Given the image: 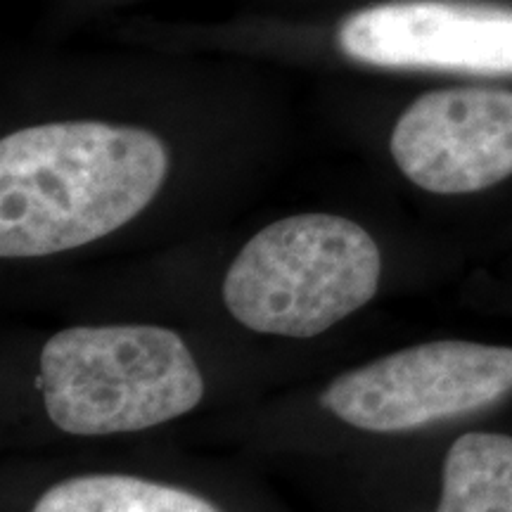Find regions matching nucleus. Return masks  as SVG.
I'll list each match as a JSON object with an SVG mask.
<instances>
[{
    "label": "nucleus",
    "mask_w": 512,
    "mask_h": 512,
    "mask_svg": "<svg viewBox=\"0 0 512 512\" xmlns=\"http://www.w3.org/2000/svg\"><path fill=\"white\" fill-rule=\"evenodd\" d=\"M437 512H512V437L467 432L448 448Z\"/></svg>",
    "instance_id": "0eeeda50"
},
{
    "label": "nucleus",
    "mask_w": 512,
    "mask_h": 512,
    "mask_svg": "<svg viewBox=\"0 0 512 512\" xmlns=\"http://www.w3.org/2000/svg\"><path fill=\"white\" fill-rule=\"evenodd\" d=\"M48 418L76 437L150 430L181 418L204 396L195 356L159 325H79L41 351Z\"/></svg>",
    "instance_id": "f03ea898"
},
{
    "label": "nucleus",
    "mask_w": 512,
    "mask_h": 512,
    "mask_svg": "<svg viewBox=\"0 0 512 512\" xmlns=\"http://www.w3.org/2000/svg\"><path fill=\"white\" fill-rule=\"evenodd\" d=\"M351 60L384 69L512 74V8L451 0H399L339 24Z\"/></svg>",
    "instance_id": "39448f33"
},
{
    "label": "nucleus",
    "mask_w": 512,
    "mask_h": 512,
    "mask_svg": "<svg viewBox=\"0 0 512 512\" xmlns=\"http://www.w3.org/2000/svg\"><path fill=\"white\" fill-rule=\"evenodd\" d=\"M382 256L366 228L335 214H299L254 235L223 278V304L261 335L309 339L375 297Z\"/></svg>",
    "instance_id": "7ed1b4c3"
},
{
    "label": "nucleus",
    "mask_w": 512,
    "mask_h": 512,
    "mask_svg": "<svg viewBox=\"0 0 512 512\" xmlns=\"http://www.w3.org/2000/svg\"><path fill=\"white\" fill-rule=\"evenodd\" d=\"M389 150L408 181L470 195L512 176V93L446 88L420 95L396 121Z\"/></svg>",
    "instance_id": "423d86ee"
},
{
    "label": "nucleus",
    "mask_w": 512,
    "mask_h": 512,
    "mask_svg": "<svg viewBox=\"0 0 512 512\" xmlns=\"http://www.w3.org/2000/svg\"><path fill=\"white\" fill-rule=\"evenodd\" d=\"M162 138L105 121H55L0 140V256L34 259L91 245L162 190Z\"/></svg>",
    "instance_id": "f257e3e1"
},
{
    "label": "nucleus",
    "mask_w": 512,
    "mask_h": 512,
    "mask_svg": "<svg viewBox=\"0 0 512 512\" xmlns=\"http://www.w3.org/2000/svg\"><path fill=\"white\" fill-rule=\"evenodd\" d=\"M510 392V347L446 339L339 375L320 394V406L356 430L394 434L475 413Z\"/></svg>",
    "instance_id": "20e7f679"
},
{
    "label": "nucleus",
    "mask_w": 512,
    "mask_h": 512,
    "mask_svg": "<svg viewBox=\"0 0 512 512\" xmlns=\"http://www.w3.org/2000/svg\"><path fill=\"white\" fill-rule=\"evenodd\" d=\"M31 512H221L204 498L126 475L72 477L50 486Z\"/></svg>",
    "instance_id": "6e6552de"
}]
</instances>
